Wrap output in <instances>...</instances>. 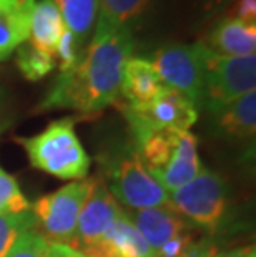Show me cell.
Here are the masks:
<instances>
[{
  "label": "cell",
  "mask_w": 256,
  "mask_h": 257,
  "mask_svg": "<svg viewBox=\"0 0 256 257\" xmlns=\"http://www.w3.org/2000/svg\"><path fill=\"white\" fill-rule=\"evenodd\" d=\"M15 52H17V57H15L17 68L20 70L22 76L29 81H39L45 78L47 75L53 72L57 65L55 57L35 48L29 40L22 43Z\"/></svg>",
  "instance_id": "20"
},
{
  "label": "cell",
  "mask_w": 256,
  "mask_h": 257,
  "mask_svg": "<svg viewBox=\"0 0 256 257\" xmlns=\"http://www.w3.org/2000/svg\"><path fill=\"white\" fill-rule=\"evenodd\" d=\"M99 2L100 0H53L63 19L65 29L72 32L83 47L94 34Z\"/></svg>",
  "instance_id": "19"
},
{
  "label": "cell",
  "mask_w": 256,
  "mask_h": 257,
  "mask_svg": "<svg viewBox=\"0 0 256 257\" xmlns=\"http://www.w3.org/2000/svg\"><path fill=\"white\" fill-rule=\"evenodd\" d=\"M213 116L215 126L228 136L253 138L256 131V91L223 105L205 108Z\"/></svg>",
  "instance_id": "16"
},
{
  "label": "cell",
  "mask_w": 256,
  "mask_h": 257,
  "mask_svg": "<svg viewBox=\"0 0 256 257\" xmlns=\"http://www.w3.org/2000/svg\"><path fill=\"white\" fill-rule=\"evenodd\" d=\"M192 242H193L192 236L185 231L182 234H178L177 237L166 240L161 247H158L155 250V257H180Z\"/></svg>",
  "instance_id": "25"
},
{
  "label": "cell",
  "mask_w": 256,
  "mask_h": 257,
  "mask_svg": "<svg viewBox=\"0 0 256 257\" xmlns=\"http://www.w3.org/2000/svg\"><path fill=\"white\" fill-rule=\"evenodd\" d=\"M122 207L113 198L108 186L102 181H97L87 198L77 224V249L83 250L89 245L95 244L103 237L117 217L122 214Z\"/></svg>",
  "instance_id": "9"
},
{
  "label": "cell",
  "mask_w": 256,
  "mask_h": 257,
  "mask_svg": "<svg viewBox=\"0 0 256 257\" xmlns=\"http://www.w3.org/2000/svg\"><path fill=\"white\" fill-rule=\"evenodd\" d=\"M160 76L155 72L150 60L140 57H130L125 62L120 93L127 105L141 106L150 103L163 90Z\"/></svg>",
  "instance_id": "15"
},
{
  "label": "cell",
  "mask_w": 256,
  "mask_h": 257,
  "mask_svg": "<svg viewBox=\"0 0 256 257\" xmlns=\"http://www.w3.org/2000/svg\"><path fill=\"white\" fill-rule=\"evenodd\" d=\"M37 222L32 211L17 214H0V257H5L22 232L35 229Z\"/></svg>",
  "instance_id": "21"
},
{
  "label": "cell",
  "mask_w": 256,
  "mask_h": 257,
  "mask_svg": "<svg viewBox=\"0 0 256 257\" xmlns=\"http://www.w3.org/2000/svg\"><path fill=\"white\" fill-rule=\"evenodd\" d=\"M47 257H90L81 250L70 247L67 244H60V242H52L48 240V250Z\"/></svg>",
  "instance_id": "27"
},
{
  "label": "cell",
  "mask_w": 256,
  "mask_h": 257,
  "mask_svg": "<svg viewBox=\"0 0 256 257\" xmlns=\"http://www.w3.org/2000/svg\"><path fill=\"white\" fill-rule=\"evenodd\" d=\"M198 7L203 10L206 15H213L221 12V10H228L236 0H197Z\"/></svg>",
  "instance_id": "28"
},
{
  "label": "cell",
  "mask_w": 256,
  "mask_h": 257,
  "mask_svg": "<svg viewBox=\"0 0 256 257\" xmlns=\"http://www.w3.org/2000/svg\"><path fill=\"white\" fill-rule=\"evenodd\" d=\"M213 257H256V247L253 244L241 245V247H235L230 250H223V252H216Z\"/></svg>",
  "instance_id": "30"
},
{
  "label": "cell",
  "mask_w": 256,
  "mask_h": 257,
  "mask_svg": "<svg viewBox=\"0 0 256 257\" xmlns=\"http://www.w3.org/2000/svg\"><path fill=\"white\" fill-rule=\"evenodd\" d=\"M110 193L130 211L170 206V194L151 176L135 151L120 156L110 165Z\"/></svg>",
  "instance_id": "8"
},
{
  "label": "cell",
  "mask_w": 256,
  "mask_h": 257,
  "mask_svg": "<svg viewBox=\"0 0 256 257\" xmlns=\"http://www.w3.org/2000/svg\"><path fill=\"white\" fill-rule=\"evenodd\" d=\"M151 0H100L94 30L130 29L146 12Z\"/></svg>",
  "instance_id": "18"
},
{
  "label": "cell",
  "mask_w": 256,
  "mask_h": 257,
  "mask_svg": "<svg viewBox=\"0 0 256 257\" xmlns=\"http://www.w3.org/2000/svg\"><path fill=\"white\" fill-rule=\"evenodd\" d=\"M170 206L208 232H216L226 214V186L216 173L201 169L192 181L170 193Z\"/></svg>",
  "instance_id": "5"
},
{
  "label": "cell",
  "mask_w": 256,
  "mask_h": 257,
  "mask_svg": "<svg viewBox=\"0 0 256 257\" xmlns=\"http://www.w3.org/2000/svg\"><path fill=\"white\" fill-rule=\"evenodd\" d=\"M83 52H85V47L77 40V37L70 30L65 29L55 50V60L58 62L60 73L68 72V70L77 67L81 55H83Z\"/></svg>",
  "instance_id": "24"
},
{
  "label": "cell",
  "mask_w": 256,
  "mask_h": 257,
  "mask_svg": "<svg viewBox=\"0 0 256 257\" xmlns=\"http://www.w3.org/2000/svg\"><path fill=\"white\" fill-rule=\"evenodd\" d=\"M123 116L127 118L133 141L151 131L175 130L190 131L198 121V110L180 91L163 86V90L146 105L130 106L120 105Z\"/></svg>",
  "instance_id": "4"
},
{
  "label": "cell",
  "mask_w": 256,
  "mask_h": 257,
  "mask_svg": "<svg viewBox=\"0 0 256 257\" xmlns=\"http://www.w3.org/2000/svg\"><path fill=\"white\" fill-rule=\"evenodd\" d=\"M127 216L153 252L166 240L177 237L187 229V222L172 206L130 211Z\"/></svg>",
  "instance_id": "12"
},
{
  "label": "cell",
  "mask_w": 256,
  "mask_h": 257,
  "mask_svg": "<svg viewBox=\"0 0 256 257\" xmlns=\"http://www.w3.org/2000/svg\"><path fill=\"white\" fill-rule=\"evenodd\" d=\"M94 186L95 179H81L37 199L32 206V214L43 236L52 242L77 249L78 216Z\"/></svg>",
  "instance_id": "3"
},
{
  "label": "cell",
  "mask_w": 256,
  "mask_h": 257,
  "mask_svg": "<svg viewBox=\"0 0 256 257\" xmlns=\"http://www.w3.org/2000/svg\"><path fill=\"white\" fill-rule=\"evenodd\" d=\"M29 156L30 165L58 179L81 181L90 169V158L75 133V118L52 121L39 135L15 138Z\"/></svg>",
  "instance_id": "2"
},
{
  "label": "cell",
  "mask_w": 256,
  "mask_h": 257,
  "mask_svg": "<svg viewBox=\"0 0 256 257\" xmlns=\"http://www.w3.org/2000/svg\"><path fill=\"white\" fill-rule=\"evenodd\" d=\"M201 161L198 155V140L190 131H183L178 140L177 150L168 165L153 174V178L163 186L168 194L182 188L201 171Z\"/></svg>",
  "instance_id": "13"
},
{
  "label": "cell",
  "mask_w": 256,
  "mask_h": 257,
  "mask_svg": "<svg viewBox=\"0 0 256 257\" xmlns=\"http://www.w3.org/2000/svg\"><path fill=\"white\" fill-rule=\"evenodd\" d=\"M81 252L90 257H155L153 249L141 237L125 211H122L100 240L85 247Z\"/></svg>",
  "instance_id": "10"
},
{
  "label": "cell",
  "mask_w": 256,
  "mask_h": 257,
  "mask_svg": "<svg viewBox=\"0 0 256 257\" xmlns=\"http://www.w3.org/2000/svg\"><path fill=\"white\" fill-rule=\"evenodd\" d=\"M30 211V202L20 191L19 183L12 174L0 166V214H17Z\"/></svg>",
  "instance_id": "22"
},
{
  "label": "cell",
  "mask_w": 256,
  "mask_h": 257,
  "mask_svg": "<svg viewBox=\"0 0 256 257\" xmlns=\"http://www.w3.org/2000/svg\"><path fill=\"white\" fill-rule=\"evenodd\" d=\"M150 62L163 85L180 91L193 103L198 111L201 110L205 80V60L201 42L193 43V45L168 43L158 48Z\"/></svg>",
  "instance_id": "6"
},
{
  "label": "cell",
  "mask_w": 256,
  "mask_h": 257,
  "mask_svg": "<svg viewBox=\"0 0 256 257\" xmlns=\"http://www.w3.org/2000/svg\"><path fill=\"white\" fill-rule=\"evenodd\" d=\"M48 239L42 232L30 229L22 232L5 257H47Z\"/></svg>",
  "instance_id": "23"
},
{
  "label": "cell",
  "mask_w": 256,
  "mask_h": 257,
  "mask_svg": "<svg viewBox=\"0 0 256 257\" xmlns=\"http://www.w3.org/2000/svg\"><path fill=\"white\" fill-rule=\"evenodd\" d=\"M226 17L236 19L244 24H256V0H236L228 9Z\"/></svg>",
  "instance_id": "26"
},
{
  "label": "cell",
  "mask_w": 256,
  "mask_h": 257,
  "mask_svg": "<svg viewBox=\"0 0 256 257\" xmlns=\"http://www.w3.org/2000/svg\"><path fill=\"white\" fill-rule=\"evenodd\" d=\"M210 52L221 57H249L256 52V24H244L223 17L215 24L206 40L201 42Z\"/></svg>",
  "instance_id": "11"
},
{
  "label": "cell",
  "mask_w": 256,
  "mask_h": 257,
  "mask_svg": "<svg viewBox=\"0 0 256 257\" xmlns=\"http://www.w3.org/2000/svg\"><path fill=\"white\" fill-rule=\"evenodd\" d=\"M2 106H4V96H2V93H0V124L9 123V121H5V119H2Z\"/></svg>",
  "instance_id": "31"
},
{
  "label": "cell",
  "mask_w": 256,
  "mask_h": 257,
  "mask_svg": "<svg viewBox=\"0 0 256 257\" xmlns=\"http://www.w3.org/2000/svg\"><path fill=\"white\" fill-rule=\"evenodd\" d=\"M132 50L130 29L94 30L77 67L57 76L35 111L72 110L87 118L100 114L117 101L123 67Z\"/></svg>",
  "instance_id": "1"
},
{
  "label": "cell",
  "mask_w": 256,
  "mask_h": 257,
  "mask_svg": "<svg viewBox=\"0 0 256 257\" xmlns=\"http://www.w3.org/2000/svg\"><path fill=\"white\" fill-rule=\"evenodd\" d=\"M7 126H9V123H4V124H0V135L4 133V131H5V128H7Z\"/></svg>",
  "instance_id": "32"
},
{
  "label": "cell",
  "mask_w": 256,
  "mask_h": 257,
  "mask_svg": "<svg viewBox=\"0 0 256 257\" xmlns=\"http://www.w3.org/2000/svg\"><path fill=\"white\" fill-rule=\"evenodd\" d=\"M65 30L63 19L60 15L53 0H39L35 2L30 19L29 42L39 50L55 57L58 40Z\"/></svg>",
  "instance_id": "17"
},
{
  "label": "cell",
  "mask_w": 256,
  "mask_h": 257,
  "mask_svg": "<svg viewBox=\"0 0 256 257\" xmlns=\"http://www.w3.org/2000/svg\"><path fill=\"white\" fill-rule=\"evenodd\" d=\"M37 0H0V62L9 60L29 40L30 19Z\"/></svg>",
  "instance_id": "14"
},
{
  "label": "cell",
  "mask_w": 256,
  "mask_h": 257,
  "mask_svg": "<svg viewBox=\"0 0 256 257\" xmlns=\"http://www.w3.org/2000/svg\"><path fill=\"white\" fill-rule=\"evenodd\" d=\"M215 254L216 249L211 247L208 242H192L180 257H213Z\"/></svg>",
  "instance_id": "29"
},
{
  "label": "cell",
  "mask_w": 256,
  "mask_h": 257,
  "mask_svg": "<svg viewBox=\"0 0 256 257\" xmlns=\"http://www.w3.org/2000/svg\"><path fill=\"white\" fill-rule=\"evenodd\" d=\"M203 60L205 80L201 108L223 105L256 91V55L221 57L203 45Z\"/></svg>",
  "instance_id": "7"
}]
</instances>
